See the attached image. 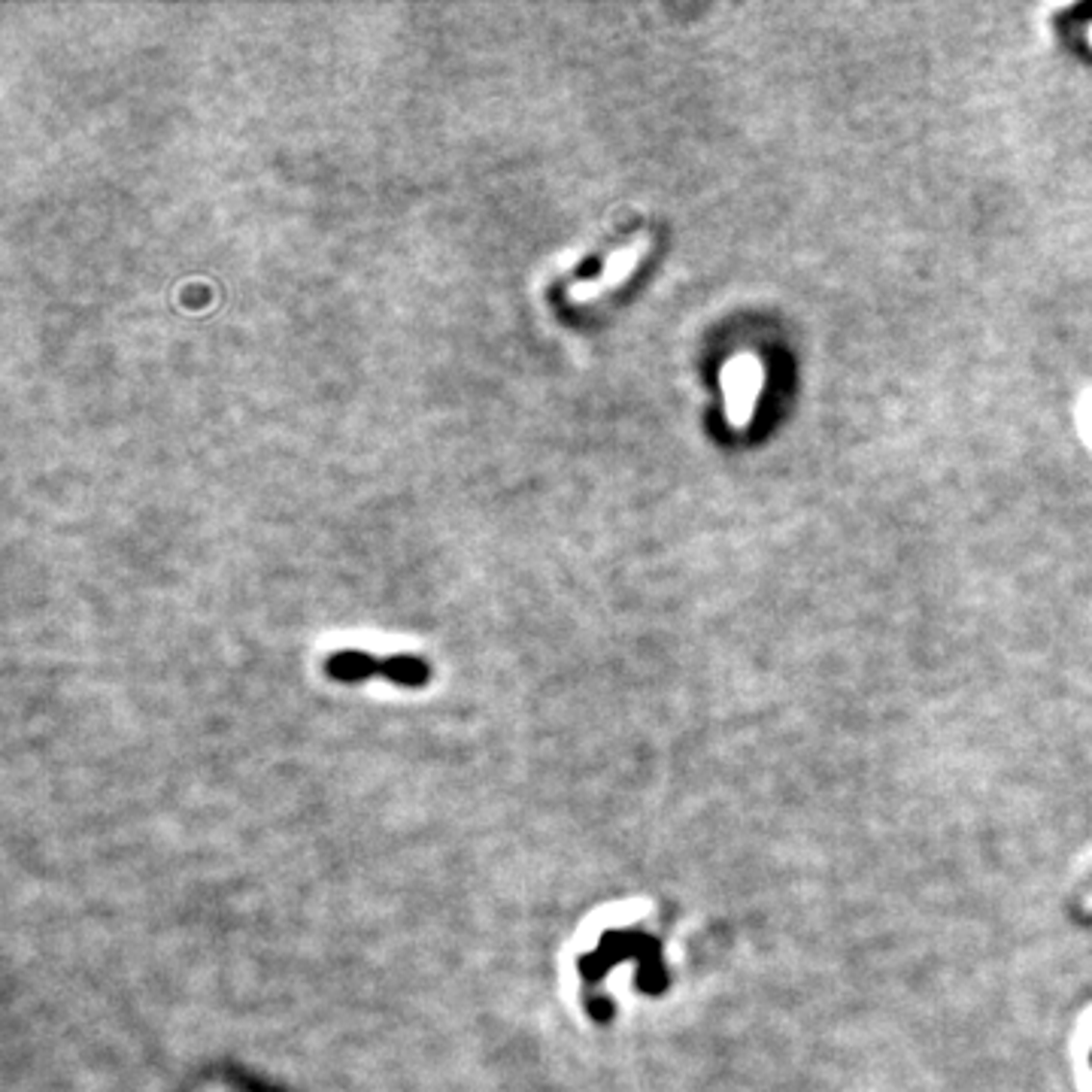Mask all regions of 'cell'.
Returning a JSON list of instances; mask_svg holds the SVG:
<instances>
[{"instance_id":"6da1fadb","label":"cell","mask_w":1092,"mask_h":1092,"mask_svg":"<svg viewBox=\"0 0 1092 1092\" xmlns=\"http://www.w3.org/2000/svg\"><path fill=\"white\" fill-rule=\"evenodd\" d=\"M1089 907H1092V899H1089Z\"/></svg>"}]
</instances>
